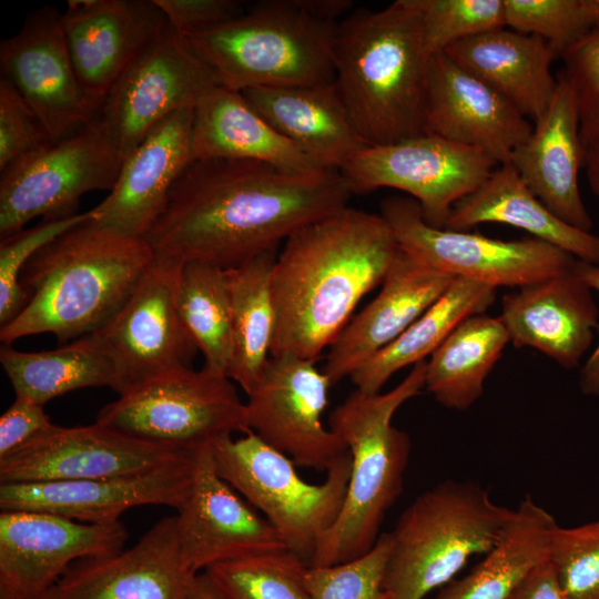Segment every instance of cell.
<instances>
[{
	"instance_id": "1",
	"label": "cell",
	"mask_w": 599,
	"mask_h": 599,
	"mask_svg": "<svg viewBox=\"0 0 599 599\" xmlns=\"http://www.w3.org/2000/svg\"><path fill=\"white\" fill-rule=\"evenodd\" d=\"M335 170L294 173L250 160H193L174 182L144 240L154 255L223 270L278 244L348 205Z\"/></svg>"
},
{
	"instance_id": "2",
	"label": "cell",
	"mask_w": 599,
	"mask_h": 599,
	"mask_svg": "<svg viewBox=\"0 0 599 599\" xmlns=\"http://www.w3.org/2000/svg\"><path fill=\"white\" fill-rule=\"evenodd\" d=\"M398 251L380 214L345 207L294 232L272 271L271 356L316 361L359 301L382 284Z\"/></svg>"
},
{
	"instance_id": "3",
	"label": "cell",
	"mask_w": 599,
	"mask_h": 599,
	"mask_svg": "<svg viewBox=\"0 0 599 599\" xmlns=\"http://www.w3.org/2000/svg\"><path fill=\"white\" fill-rule=\"evenodd\" d=\"M154 258L144 238L88 220L38 251L21 274L28 302L0 328L3 345L51 333L62 344L99 329Z\"/></svg>"
},
{
	"instance_id": "4",
	"label": "cell",
	"mask_w": 599,
	"mask_h": 599,
	"mask_svg": "<svg viewBox=\"0 0 599 599\" xmlns=\"http://www.w3.org/2000/svg\"><path fill=\"white\" fill-rule=\"evenodd\" d=\"M335 84L368 145L424 133L427 65L420 0L358 9L336 26Z\"/></svg>"
},
{
	"instance_id": "5",
	"label": "cell",
	"mask_w": 599,
	"mask_h": 599,
	"mask_svg": "<svg viewBox=\"0 0 599 599\" xmlns=\"http://www.w3.org/2000/svg\"><path fill=\"white\" fill-rule=\"evenodd\" d=\"M425 374L423 361L389 392L356 389L331 413L329 428L351 455V475L342 510L319 539L308 567L354 560L376 544L385 515L402 494L410 453L408 435L392 420L425 388Z\"/></svg>"
},
{
	"instance_id": "6",
	"label": "cell",
	"mask_w": 599,
	"mask_h": 599,
	"mask_svg": "<svg viewBox=\"0 0 599 599\" xmlns=\"http://www.w3.org/2000/svg\"><path fill=\"white\" fill-rule=\"evenodd\" d=\"M337 23L314 18L298 0H270L184 41L216 84L238 92L323 85L335 81Z\"/></svg>"
},
{
	"instance_id": "7",
	"label": "cell",
	"mask_w": 599,
	"mask_h": 599,
	"mask_svg": "<svg viewBox=\"0 0 599 599\" xmlns=\"http://www.w3.org/2000/svg\"><path fill=\"white\" fill-rule=\"evenodd\" d=\"M514 511L468 480L448 479L420 494L389 532L388 599H423L448 583L470 557L495 546Z\"/></svg>"
},
{
	"instance_id": "8",
	"label": "cell",
	"mask_w": 599,
	"mask_h": 599,
	"mask_svg": "<svg viewBox=\"0 0 599 599\" xmlns=\"http://www.w3.org/2000/svg\"><path fill=\"white\" fill-rule=\"evenodd\" d=\"M217 475L276 529L285 548L309 566L322 536L336 521L351 475L349 451L321 484L305 481L294 461L248 430L210 443Z\"/></svg>"
},
{
	"instance_id": "9",
	"label": "cell",
	"mask_w": 599,
	"mask_h": 599,
	"mask_svg": "<svg viewBox=\"0 0 599 599\" xmlns=\"http://www.w3.org/2000/svg\"><path fill=\"white\" fill-rule=\"evenodd\" d=\"M95 422L126 436L186 450L248 432L246 406L232 379L206 367L153 378L102 407Z\"/></svg>"
},
{
	"instance_id": "10",
	"label": "cell",
	"mask_w": 599,
	"mask_h": 599,
	"mask_svg": "<svg viewBox=\"0 0 599 599\" xmlns=\"http://www.w3.org/2000/svg\"><path fill=\"white\" fill-rule=\"evenodd\" d=\"M123 158L99 114L81 130L9 165L0 179V235L8 237L31 220L78 214L80 199L114 186Z\"/></svg>"
},
{
	"instance_id": "11",
	"label": "cell",
	"mask_w": 599,
	"mask_h": 599,
	"mask_svg": "<svg viewBox=\"0 0 599 599\" xmlns=\"http://www.w3.org/2000/svg\"><path fill=\"white\" fill-rule=\"evenodd\" d=\"M380 215L397 245L426 265L494 288H519L569 270L575 257L538 238L504 241L426 223L412 197L388 196Z\"/></svg>"
},
{
	"instance_id": "12",
	"label": "cell",
	"mask_w": 599,
	"mask_h": 599,
	"mask_svg": "<svg viewBox=\"0 0 599 599\" xmlns=\"http://www.w3.org/2000/svg\"><path fill=\"white\" fill-rule=\"evenodd\" d=\"M183 264L154 255L124 304L93 332L119 396L161 375L191 368L197 348L177 307Z\"/></svg>"
},
{
	"instance_id": "13",
	"label": "cell",
	"mask_w": 599,
	"mask_h": 599,
	"mask_svg": "<svg viewBox=\"0 0 599 599\" xmlns=\"http://www.w3.org/2000/svg\"><path fill=\"white\" fill-rule=\"evenodd\" d=\"M498 165L479 149L424 132L390 144L368 145L339 172L354 194L399 190L418 203L427 224L445 227L453 207Z\"/></svg>"
},
{
	"instance_id": "14",
	"label": "cell",
	"mask_w": 599,
	"mask_h": 599,
	"mask_svg": "<svg viewBox=\"0 0 599 599\" xmlns=\"http://www.w3.org/2000/svg\"><path fill=\"white\" fill-rule=\"evenodd\" d=\"M331 385L314 361L271 356L247 395L248 430L296 466L327 471L348 453L344 441L322 422Z\"/></svg>"
},
{
	"instance_id": "15",
	"label": "cell",
	"mask_w": 599,
	"mask_h": 599,
	"mask_svg": "<svg viewBox=\"0 0 599 599\" xmlns=\"http://www.w3.org/2000/svg\"><path fill=\"white\" fill-rule=\"evenodd\" d=\"M196 451L138 439L97 422L77 427L53 424L0 459V483L133 476L189 459Z\"/></svg>"
},
{
	"instance_id": "16",
	"label": "cell",
	"mask_w": 599,
	"mask_h": 599,
	"mask_svg": "<svg viewBox=\"0 0 599 599\" xmlns=\"http://www.w3.org/2000/svg\"><path fill=\"white\" fill-rule=\"evenodd\" d=\"M120 521L91 524L31 510L0 514V599H39L75 561L123 549Z\"/></svg>"
},
{
	"instance_id": "17",
	"label": "cell",
	"mask_w": 599,
	"mask_h": 599,
	"mask_svg": "<svg viewBox=\"0 0 599 599\" xmlns=\"http://www.w3.org/2000/svg\"><path fill=\"white\" fill-rule=\"evenodd\" d=\"M2 77L42 122L53 142L71 136L100 112L82 88L65 42L62 13L45 6L0 43Z\"/></svg>"
},
{
	"instance_id": "18",
	"label": "cell",
	"mask_w": 599,
	"mask_h": 599,
	"mask_svg": "<svg viewBox=\"0 0 599 599\" xmlns=\"http://www.w3.org/2000/svg\"><path fill=\"white\" fill-rule=\"evenodd\" d=\"M215 84L184 39L167 24L118 79L101 108L123 160L173 112Z\"/></svg>"
},
{
	"instance_id": "19",
	"label": "cell",
	"mask_w": 599,
	"mask_h": 599,
	"mask_svg": "<svg viewBox=\"0 0 599 599\" xmlns=\"http://www.w3.org/2000/svg\"><path fill=\"white\" fill-rule=\"evenodd\" d=\"M176 511L182 557L193 573L286 549L270 521L217 475L210 444L196 453L190 493Z\"/></svg>"
},
{
	"instance_id": "20",
	"label": "cell",
	"mask_w": 599,
	"mask_h": 599,
	"mask_svg": "<svg viewBox=\"0 0 599 599\" xmlns=\"http://www.w3.org/2000/svg\"><path fill=\"white\" fill-rule=\"evenodd\" d=\"M531 130L530 121L508 100L446 52L429 58L425 133L479 149L505 164Z\"/></svg>"
},
{
	"instance_id": "21",
	"label": "cell",
	"mask_w": 599,
	"mask_h": 599,
	"mask_svg": "<svg viewBox=\"0 0 599 599\" xmlns=\"http://www.w3.org/2000/svg\"><path fill=\"white\" fill-rule=\"evenodd\" d=\"M195 575L169 516L125 550L75 561L39 599H186Z\"/></svg>"
},
{
	"instance_id": "22",
	"label": "cell",
	"mask_w": 599,
	"mask_h": 599,
	"mask_svg": "<svg viewBox=\"0 0 599 599\" xmlns=\"http://www.w3.org/2000/svg\"><path fill=\"white\" fill-rule=\"evenodd\" d=\"M196 453L180 463L133 476L0 484V508L43 511L91 524L118 521L124 511L139 506L177 509L190 493Z\"/></svg>"
},
{
	"instance_id": "23",
	"label": "cell",
	"mask_w": 599,
	"mask_h": 599,
	"mask_svg": "<svg viewBox=\"0 0 599 599\" xmlns=\"http://www.w3.org/2000/svg\"><path fill=\"white\" fill-rule=\"evenodd\" d=\"M169 24L154 0H70L62 27L79 81L102 108L113 85Z\"/></svg>"
},
{
	"instance_id": "24",
	"label": "cell",
	"mask_w": 599,
	"mask_h": 599,
	"mask_svg": "<svg viewBox=\"0 0 599 599\" xmlns=\"http://www.w3.org/2000/svg\"><path fill=\"white\" fill-rule=\"evenodd\" d=\"M592 292L571 266L507 293L499 316L510 343L534 348L567 370L578 367L599 329Z\"/></svg>"
},
{
	"instance_id": "25",
	"label": "cell",
	"mask_w": 599,
	"mask_h": 599,
	"mask_svg": "<svg viewBox=\"0 0 599 599\" xmlns=\"http://www.w3.org/2000/svg\"><path fill=\"white\" fill-rule=\"evenodd\" d=\"M193 110L194 105H187L166 116L123 160L114 186L90 210L92 222L145 237L174 182L192 161Z\"/></svg>"
},
{
	"instance_id": "26",
	"label": "cell",
	"mask_w": 599,
	"mask_h": 599,
	"mask_svg": "<svg viewBox=\"0 0 599 599\" xmlns=\"http://www.w3.org/2000/svg\"><path fill=\"white\" fill-rule=\"evenodd\" d=\"M398 247L377 296L329 346L323 372L332 385L393 343L454 281Z\"/></svg>"
},
{
	"instance_id": "27",
	"label": "cell",
	"mask_w": 599,
	"mask_h": 599,
	"mask_svg": "<svg viewBox=\"0 0 599 599\" xmlns=\"http://www.w3.org/2000/svg\"><path fill=\"white\" fill-rule=\"evenodd\" d=\"M509 163L521 180L564 222L590 232L592 219L579 190L583 146L571 88L560 71L545 113L532 123L530 135L512 153Z\"/></svg>"
},
{
	"instance_id": "28",
	"label": "cell",
	"mask_w": 599,
	"mask_h": 599,
	"mask_svg": "<svg viewBox=\"0 0 599 599\" xmlns=\"http://www.w3.org/2000/svg\"><path fill=\"white\" fill-rule=\"evenodd\" d=\"M193 160H250L294 173L326 170L282 135L242 92L213 84L196 100L191 131Z\"/></svg>"
},
{
	"instance_id": "29",
	"label": "cell",
	"mask_w": 599,
	"mask_h": 599,
	"mask_svg": "<svg viewBox=\"0 0 599 599\" xmlns=\"http://www.w3.org/2000/svg\"><path fill=\"white\" fill-rule=\"evenodd\" d=\"M242 93L274 129L326 170L341 171L368 146L335 81L312 87L255 88Z\"/></svg>"
},
{
	"instance_id": "30",
	"label": "cell",
	"mask_w": 599,
	"mask_h": 599,
	"mask_svg": "<svg viewBox=\"0 0 599 599\" xmlns=\"http://www.w3.org/2000/svg\"><path fill=\"white\" fill-rule=\"evenodd\" d=\"M444 52L532 123L549 106L557 87L551 64L559 55L541 37L505 27L460 40Z\"/></svg>"
},
{
	"instance_id": "31",
	"label": "cell",
	"mask_w": 599,
	"mask_h": 599,
	"mask_svg": "<svg viewBox=\"0 0 599 599\" xmlns=\"http://www.w3.org/2000/svg\"><path fill=\"white\" fill-rule=\"evenodd\" d=\"M481 223L520 229L573 256L599 264V235L556 216L528 189L510 163L499 164L473 193L451 210L445 229L467 231Z\"/></svg>"
},
{
	"instance_id": "32",
	"label": "cell",
	"mask_w": 599,
	"mask_h": 599,
	"mask_svg": "<svg viewBox=\"0 0 599 599\" xmlns=\"http://www.w3.org/2000/svg\"><path fill=\"white\" fill-rule=\"evenodd\" d=\"M555 518L526 496L499 540L471 571L441 587L435 599H509L517 586L549 558Z\"/></svg>"
},
{
	"instance_id": "33",
	"label": "cell",
	"mask_w": 599,
	"mask_h": 599,
	"mask_svg": "<svg viewBox=\"0 0 599 599\" xmlns=\"http://www.w3.org/2000/svg\"><path fill=\"white\" fill-rule=\"evenodd\" d=\"M276 250L224 270L231 307L232 359L229 378L248 395L270 359L276 328L272 271Z\"/></svg>"
},
{
	"instance_id": "34",
	"label": "cell",
	"mask_w": 599,
	"mask_h": 599,
	"mask_svg": "<svg viewBox=\"0 0 599 599\" xmlns=\"http://www.w3.org/2000/svg\"><path fill=\"white\" fill-rule=\"evenodd\" d=\"M496 288L456 277L393 343L356 369L351 380L356 389L376 394L399 369L430 356L465 318L485 313L494 303Z\"/></svg>"
},
{
	"instance_id": "35",
	"label": "cell",
	"mask_w": 599,
	"mask_h": 599,
	"mask_svg": "<svg viewBox=\"0 0 599 599\" xmlns=\"http://www.w3.org/2000/svg\"><path fill=\"white\" fill-rule=\"evenodd\" d=\"M510 343L500 316L475 314L460 322L426 361L425 388L443 406L466 410Z\"/></svg>"
},
{
	"instance_id": "36",
	"label": "cell",
	"mask_w": 599,
	"mask_h": 599,
	"mask_svg": "<svg viewBox=\"0 0 599 599\" xmlns=\"http://www.w3.org/2000/svg\"><path fill=\"white\" fill-rule=\"evenodd\" d=\"M0 363L16 397L40 405L81 388H115L112 367L93 333L51 351L20 352L2 345Z\"/></svg>"
},
{
	"instance_id": "37",
	"label": "cell",
	"mask_w": 599,
	"mask_h": 599,
	"mask_svg": "<svg viewBox=\"0 0 599 599\" xmlns=\"http://www.w3.org/2000/svg\"><path fill=\"white\" fill-rule=\"evenodd\" d=\"M177 307L189 335L204 356V367L227 376L232 331L224 270L203 262H185L180 273Z\"/></svg>"
},
{
	"instance_id": "38",
	"label": "cell",
	"mask_w": 599,
	"mask_h": 599,
	"mask_svg": "<svg viewBox=\"0 0 599 599\" xmlns=\"http://www.w3.org/2000/svg\"><path fill=\"white\" fill-rule=\"evenodd\" d=\"M307 568L285 549L217 564L204 571L226 599H312Z\"/></svg>"
},
{
	"instance_id": "39",
	"label": "cell",
	"mask_w": 599,
	"mask_h": 599,
	"mask_svg": "<svg viewBox=\"0 0 599 599\" xmlns=\"http://www.w3.org/2000/svg\"><path fill=\"white\" fill-rule=\"evenodd\" d=\"M506 26L545 39L560 54L599 29V0H504Z\"/></svg>"
},
{
	"instance_id": "40",
	"label": "cell",
	"mask_w": 599,
	"mask_h": 599,
	"mask_svg": "<svg viewBox=\"0 0 599 599\" xmlns=\"http://www.w3.org/2000/svg\"><path fill=\"white\" fill-rule=\"evenodd\" d=\"M427 55L495 29L505 28L504 0H420Z\"/></svg>"
},
{
	"instance_id": "41",
	"label": "cell",
	"mask_w": 599,
	"mask_h": 599,
	"mask_svg": "<svg viewBox=\"0 0 599 599\" xmlns=\"http://www.w3.org/2000/svg\"><path fill=\"white\" fill-rule=\"evenodd\" d=\"M392 550L390 534H380L363 556L343 564L308 567L312 599H388L384 577Z\"/></svg>"
},
{
	"instance_id": "42",
	"label": "cell",
	"mask_w": 599,
	"mask_h": 599,
	"mask_svg": "<svg viewBox=\"0 0 599 599\" xmlns=\"http://www.w3.org/2000/svg\"><path fill=\"white\" fill-rule=\"evenodd\" d=\"M91 219V211L60 220H43L23 229L0 243V324H8L24 307L28 295L21 285V274L29 260L64 232Z\"/></svg>"
},
{
	"instance_id": "43",
	"label": "cell",
	"mask_w": 599,
	"mask_h": 599,
	"mask_svg": "<svg viewBox=\"0 0 599 599\" xmlns=\"http://www.w3.org/2000/svg\"><path fill=\"white\" fill-rule=\"evenodd\" d=\"M549 559L569 599H599V520L556 526Z\"/></svg>"
},
{
	"instance_id": "44",
	"label": "cell",
	"mask_w": 599,
	"mask_h": 599,
	"mask_svg": "<svg viewBox=\"0 0 599 599\" xmlns=\"http://www.w3.org/2000/svg\"><path fill=\"white\" fill-rule=\"evenodd\" d=\"M560 59L577 106L585 150L599 142V29L566 49Z\"/></svg>"
},
{
	"instance_id": "45",
	"label": "cell",
	"mask_w": 599,
	"mask_h": 599,
	"mask_svg": "<svg viewBox=\"0 0 599 599\" xmlns=\"http://www.w3.org/2000/svg\"><path fill=\"white\" fill-rule=\"evenodd\" d=\"M53 143L40 119L13 84L0 79V171Z\"/></svg>"
},
{
	"instance_id": "46",
	"label": "cell",
	"mask_w": 599,
	"mask_h": 599,
	"mask_svg": "<svg viewBox=\"0 0 599 599\" xmlns=\"http://www.w3.org/2000/svg\"><path fill=\"white\" fill-rule=\"evenodd\" d=\"M154 3L182 39L243 13L242 2L235 0H154Z\"/></svg>"
},
{
	"instance_id": "47",
	"label": "cell",
	"mask_w": 599,
	"mask_h": 599,
	"mask_svg": "<svg viewBox=\"0 0 599 599\" xmlns=\"http://www.w3.org/2000/svg\"><path fill=\"white\" fill-rule=\"evenodd\" d=\"M52 425L43 405L16 397L0 417V459L34 439Z\"/></svg>"
},
{
	"instance_id": "48",
	"label": "cell",
	"mask_w": 599,
	"mask_h": 599,
	"mask_svg": "<svg viewBox=\"0 0 599 599\" xmlns=\"http://www.w3.org/2000/svg\"><path fill=\"white\" fill-rule=\"evenodd\" d=\"M509 599H569L554 565L546 559L517 586Z\"/></svg>"
},
{
	"instance_id": "49",
	"label": "cell",
	"mask_w": 599,
	"mask_h": 599,
	"mask_svg": "<svg viewBox=\"0 0 599 599\" xmlns=\"http://www.w3.org/2000/svg\"><path fill=\"white\" fill-rule=\"evenodd\" d=\"M572 270L599 294V264L576 258ZM579 386L585 395L599 396V341L581 367Z\"/></svg>"
},
{
	"instance_id": "50",
	"label": "cell",
	"mask_w": 599,
	"mask_h": 599,
	"mask_svg": "<svg viewBox=\"0 0 599 599\" xmlns=\"http://www.w3.org/2000/svg\"><path fill=\"white\" fill-rule=\"evenodd\" d=\"M298 3L314 18L332 23H337L354 6L351 0H298Z\"/></svg>"
},
{
	"instance_id": "51",
	"label": "cell",
	"mask_w": 599,
	"mask_h": 599,
	"mask_svg": "<svg viewBox=\"0 0 599 599\" xmlns=\"http://www.w3.org/2000/svg\"><path fill=\"white\" fill-rule=\"evenodd\" d=\"M186 599H226L206 571L194 576Z\"/></svg>"
},
{
	"instance_id": "52",
	"label": "cell",
	"mask_w": 599,
	"mask_h": 599,
	"mask_svg": "<svg viewBox=\"0 0 599 599\" xmlns=\"http://www.w3.org/2000/svg\"><path fill=\"white\" fill-rule=\"evenodd\" d=\"M583 166L592 192L599 196V142L583 150Z\"/></svg>"
}]
</instances>
